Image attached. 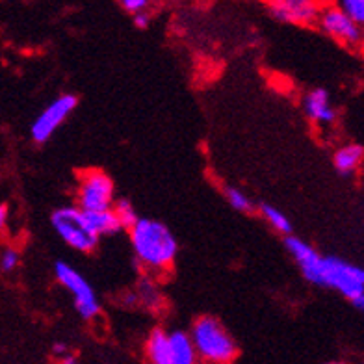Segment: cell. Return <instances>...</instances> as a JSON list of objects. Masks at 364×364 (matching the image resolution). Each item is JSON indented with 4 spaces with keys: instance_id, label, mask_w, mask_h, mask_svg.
I'll list each match as a JSON object with an SVG mask.
<instances>
[{
    "instance_id": "20",
    "label": "cell",
    "mask_w": 364,
    "mask_h": 364,
    "mask_svg": "<svg viewBox=\"0 0 364 364\" xmlns=\"http://www.w3.org/2000/svg\"><path fill=\"white\" fill-rule=\"evenodd\" d=\"M121 6H123L129 14L138 15V14H144V11L147 10V0H123Z\"/></svg>"
},
{
    "instance_id": "23",
    "label": "cell",
    "mask_w": 364,
    "mask_h": 364,
    "mask_svg": "<svg viewBox=\"0 0 364 364\" xmlns=\"http://www.w3.org/2000/svg\"><path fill=\"white\" fill-rule=\"evenodd\" d=\"M65 351H68V346H65V344H62V342H58V344H54V353L65 355Z\"/></svg>"
},
{
    "instance_id": "16",
    "label": "cell",
    "mask_w": 364,
    "mask_h": 364,
    "mask_svg": "<svg viewBox=\"0 0 364 364\" xmlns=\"http://www.w3.org/2000/svg\"><path fill=\"white\" fill-rule=\"evenodd\" d=\"M262 214L264 218L272 223L273 229H277L279 232H290V230H292V223H290V220L287 218V214L277 210L275 206L262 205Z\"/></svg>"
},
{
    "instance_id": "21",
    "label": "cell",
    "mask_w": 364,
    "mask_h": 364,
    "mask_svg": "<svg viewBox=\"0 0 364 364\" xmlns=\"http://www.w3.org/2000/svg\"><path fill=\"white\" fill-rule=\"evenodd\" d=\"M134 24H136V26H138V28H147V26H149V15H147V11H144V14L134 15Z\"/></svg>"
},
{
    "instance_id": "13",
    "label": "cell",
    "mask_w": 364,
    "mask_h": 364,
    "mask_svg": "<svg viewBox=\"0 0 364 364\" xmlns=\"http://www.w3.org/2000/svg\"><path fill=\"white\" fill-rule=\"evenodd\" d=\"M149 364H173L171 351H169L168 333L162 329H154L147 341Z\"/></svg>"
},
{
    "instance_id": "22",
    "label": "cell",
    "mask_w": 364,
    "mask_h": 364,
    "mask_svg": "<svg viewBox=\"0 0 364 364\" xmlns=\"http://www.w3.org/2000/svg\"><path fill=\"white\" fill-rule=\"evenodd\" d=\"M6 223H8V206L0 205V232L4 230Z\"/></svg>"
},
{
    "instance_id": "5",
    "label": "cell",
    "mask_w": 364,
    "mask_h": 364,
    "mask_svg": "<svg viewBox=\"0 0 364 364\" xmlns=\"http://www.w3.org/2000/svg\"><path fill=\"white\" fill-rule=\"evenodd\" d=\"M54 269H56L58 281L68 288L69 294L75 299V309L78 311V314L84 320L95 318L99 311H101V305H99V299H97L93 287L69 264L56 262V268Z\"/></svg>"
},
{
    "instance_id": "9",
    "label": "cell",
    "mask_w": 364,
    "mask_h": 364,
    "mask_svg": "<svg viewBox=\"0 0 364 364\" xmlns=\"http://www.w3.org/2000/svg\"><path fill=\"white\" fill-rule=\"evenodd\" d=\"M269 11L277 21L290 24H312L320 15L318 4L311 0H277L269 4Z\"/></svg>"
},
{
    "instance_id": "17",
    "label": "cell",
    "mask_w": 364,
    "mask_h": 364,
    "mask_svg": "<svg viewBox=\"0 0 364 364\" xmlns=\"http://www.w3.org/2000/svg\"><path fill=\"white\" fill-rule=\"evenodd\" d=\"M225 196H227V201H229L230 206H232V208H236V210L250 212L251 208H253L250 197L245 196L242 190H238V188H227Z\"/></svg>"
},
{
    "instance_id": "14",
    "label": "cell",
    "mask_w": 364,
    "mask_h": 364,
    "mask_svg": "<svg viewBox=\"0 0 364 364\" xmlns=\"http://www.w3.org/2000/svg\"><path fill=\"white\" fill-rule=\"evenodd\" d=\"M364 156L363 145L350 144L346 147L338 149L335 154V168L342 173V175H351L357 171Z\"/></svg>"
},
{
    "instance_id": "2",
    "label": "cell",
    "mask_w": 364,
    "mask_h": 364,
    "mask_svg": "<svg viewBox=\"0 0 364 364\" xmlns=\"http://www.w3.org/2000/svg\"><path fill=\"white\" fill-rule=\"evenodd\" d=\"M130 240L139 262L154 269H166L177 257L178 244L168 227L154 220H138L130 229Z\"/></svg>"
},
{
    "instance_id": "15",
    "label": "cell",
    "mask_w": 364,
    "mask_h": 364,
    "mask_svg": "<svg viewBox=\"0 0 364 364\" xmlns=\"http://www.w3.org/2000/svg\"><path fill=\"white\" fill-rule=\"evenodd\" d=\"M112 210H114L115 218H117V221H119L121 229L125 227V229H132V227L136 225V221L139 220L138 214H136L134 206L130 205V201H127V199H121V201L115 203L114 206H112Z\"/></svg>"
},
{
    "instance_id": "3",
    "label": "cell",
    "mask_w": 364,
    "mask_h": 364,
    "mask_svg": "<svg viewBox=\"0 0 364 364\" xmlns=\"http://www.w3.org/2000/svg\"><path fill=\"white\" fill-rule=\"evenodd\" d=\"M190 338L196 348L197 359L206 364H230L238 355L232 336L216 318L205 316L193 323Z\"/></svg>"
},
{
    "instance_id": "4",
    "label": "cell",
    "mask_w": 364,
    "mask_h": 364,
    "mask_svg": "<svg viewBox=\"0 0 364 364\" xmlns=\"http://www.w3.org/2000/svg\"><path fill=\"white\" fill-rule=\"evenodd\" d=\"M53 227L60 238L73 250L91 251L97 245L99 238L93 236L87 229L82 210L78 206H65L53 214Z\"/></svg>"
},
{
    "instance_id": "18",
    "label": "cell",
    "mask_w": 364,
    "mask_h": 364,
    "mask_svg": "<svg viewBox=\"0 0 364 364\" xmlns=\"http://www.w3.org/2000/svg\"><path fill=\"white\" fill-rule=\"evenodd\" d=\"M341 10L350 21H353L357 26L364 23V2L363 0H344L342 2Z\"/></svg>"
},
{
    "instance_id": "7",
    "label": "cell",
    "mask_w": 364,
    "mask_h": 364,
    "mask_svg": "<svg viewBox=\"0 0 364 364\" xmlns=\"http://www.w3.org/2000/svg\"><path fill=\"white\" fill-rule=\"evenodd\" d=\"M77 97L75 95H62L58 97L56 101L45 108L41 114L38 115V119L34 121V125L30 129V134L38 144H45L50 136L60 129L63 121L68 119L71 112L77 108Z\"/></svg>"
},
{
    "instance_id": "6",
    "label": "cell",
    "mask_w": 364,
    "mask_h": 364,
    "mask_svg": "<svg viewBox=\"0 0 364 364\" xmlns=\"http://www.w3.org/2000/svg\"><path fill=\"white\" fill-rule=\"evenodd\" d=\"M78 208L84 212H105L114 206V184L102 171L91 169L82 177L78 192Z\"/></svg>"
},
{
    "instance_id": "19",
    "label": "cell",
    "mask_w": 364,
    "mask_h": 364,
    "mask_svg": "<svg viewBox=\"0 0 364 364\" xmlns=\"http://www.w3.org/2000/svg\"><path fill=\"white\" fill-rule=\"evenodd\" d=\"M17 266H19V253L14 250L4 251V255L0 257V268L4 272H14Z\"/></svg>"
},
{
    "instance_id": "12",
    "label": "cell",
    "mask_w": 364,
    "mask_h": 364,
    "mask_svg": "<svg viewBox=\"0 0 364 364\" xmlns=\"http://www.w3.org/2000/svg\"><path fill=\"white\" fill-rule=\"evenodd\" d=\"M82 216L86 221L87 229L93 236L101 238L106 235H114L121 229L119 221L115 218L114 210H105V212H84L82 210Z\"/></svg>"
},
{
    "instance_id": "8",
    "label": "cell",
    "mask_w": 364,
    "mask_h": 364,
    "mask_svg": "<svg viewBox=\"0 0 364 364\" xmlns=\"http://www.w3.org/2000/svg\"><path fill=\"white\" fill-rule=\"evenodd\" d=\"M318 23L326 34H329L331 38H335L341 43L348 45V47H357V45L363 43L360 26L348 19L341 8H326L323 11H320Z\"/></svg>"
},
{
    "instance_id": "24",
    "label": "cell",
    "mask_w": 364,
    "mask_h": 364,
    "mask_svg": "<svg viewBox=\"0 0 364 364\" xmlns=\"http://www.w3.org/2000/svg\"><path fill=\"white\" fill-rule=\"evenodd\" d=\"M60 364H77V360H75V357H69L68 355V357H63Z\"/></svg>"
},
{
    "instance_id": "11",
    "label": "cell",
    "mask_w": 364,
    "mask_h": 364,
    "mask_svg": "<svg viewBox=\"0 0 364 364\" xmlns=\"http://www.w3.org/2000/svg\"><path fill=\"white\" fill-rule=\"evenodd\" d=\"M168 342L173 364H197V353L190 333L173 331L171 335H168Z\"/></svg>"
},
{
    "instance_id": "1",
    "label": "cell",
    "mask_w": 364,
    "mask_h": 364,
    "mask_svg": "<svg viewBox=\"0 0 364 364\" xmlns=\"http://www.w3.org/2000/svg\"><path fill=\"white\" fill-rule=\"evenodd\" d=\"M287 250L299 264L303 275L312 284L329 287L348 297L357 309L364 307V272L355 264L336 257H321L314 247L299 238H287Z\"/></svg>"
},
{
    "instance_id": "10",
    "label": "cell",
    "mask_w": 364,
    "mask_h": 364,
    "mask_svg": "<svg viewBox=\"0 0 364 364\" xmlns=\"http://www.w3.org/2000/svg\"><path fill=\"white\" fill-rule=\"evenodd\" d=\"M305 112L314 123H333L336 112L329 102V93L326 90L311 91L305 99Z\"/></svg>"
},
{
    "instance_id": "25",
    "label": "cell",
    "mask_w": 364,
    "mask_h": 364,
    "mask_svg": "<svg viewBox=\"0 0 364 364\" xmlns=\"http://www.w3.org/2000/svg\"><path fill=\"white\" fill-rule=\"evenodd\" d=\"M327 364H346V363H341V360H335V363H327Z\"/></svg>"
}]
</instances>
